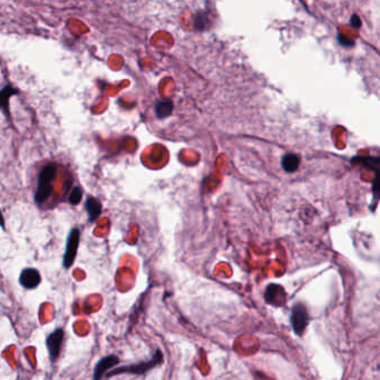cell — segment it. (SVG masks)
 <instances>
[{"instance_id": "8992f818", "label": "cell", "mask_w": 380, "mask_h": 380, "mask_svg": "<svg viewBox=\"0 0 380 380\" xmlns=\"http://www.w3.org/2000/svg\"><path fill=\"white\" fill-rule=\"evenodd\" d=\"M19 285L22 286L26 290H34L36 289L42 281V276L40 272L37 269L34 268H26L22 272H20L18 278Z\"/></svg>"}, {"instance_id": "8fae6325", "label": "cell", "mask_w": 380, "mask_h": 380, "mask_svg": "<svg viewBox=\"0 0 380 380\" xmlns=\"http://www.w3.org/2000/svg\"><path fill=\"white\" fill-rule=\"evenodd\" d=\"M300 165V159L299 156L292 153H288L282 158V167L287 173H293L298 170Z\"/></svg>"}, {"instance_id": "5b68a950", "label": "cell", "mask_w": 380, "mask_h": 380, "mask_svg": "<svg viewBox=\"0 0 380 380\" xmlns=\"http://www.w3.org/2000/svg\"><path fill=\"white\" fill-rule=\"evenodd\" d=\"M309 316L306 307L302 303H297L292 308L291 313V323L293 331H295L298 336H302V333L305 332L306 328L308 326Z\"/></svg>"}, {"instance_id": "277c9868", "label": "cell", "mask_w": 380, "mask_h": 380, "mask_svg": "<svg viewBox=\"0 0 380 380\" xmlns=\"http://www.w3.org/2000/svg\"><path fill=\"white\" fill-rule=\"evenodd\" d=\"M65 339V331L62 328H57L50 332L46 338V348L49 354V359L52 362L57 360Z\"/></svg>"}, {"instance_id": "7c38bea8", "label": "cell", "mask_w": 380, "mask_h": 380, "mask_svg": "<svg viewBox=\"0 0 380 380\" xmlns=\"http://www.w3.org/2000/svg\"><path fill=\"white\" fill-rule=\"evenodd\" d=\"M172 110H173V104H172L171 100L159 102L155 107V113L159 118H164L166 116H169Z\"/></svg>"}, {"instance_id": "3957f363", "label": "cell", "mask_w": 380, "mask_h": 380, "mask_svg": "<svg viewBox=\"0 0 380 380\" xmlns=\"http://www.w3.org/2000/svg\"><path fill=\"white\" fill-rule=\"evenodd\" d=\"M80 240V231L77 227L70 230L67 242H66V249L63 257V267L65 269H70L74 266V262L77 257V251Z\"/></svg>"}, {"instance_id": "30bf717a", "label": "cell", "mask_w": 380, "mask_h": 380, "mask_svg": "<svg viewBox=\"0 0 380 380\" xmlns=\"http://www.w3.org/2000/svg\"><path fill=\"white\" fill-rule=\"evenodd\" d=\"M86 211L88 213V220L90 222H95L98 219L99 215L102 214V203L95 197H88L85 203Z\"/></svg>"}, {"instance_id": "6da1fadb", "label": "cell", "mask_w": 380, "mask_h": 380, "mask_svg": "<svg viewBox=\"0 0 380 380\" xmlns=\"http://www.w3.org/2000/svg\"><path fill=\"white\" fill-rule=\"evenodd\" d=\"M57 174V164L48 163L45 165L38 175L37 191L35 193V201L37 204H43L53 192V184Z\"/></svg>"}, {"instance_id": "52a82bcc", "label": "cell", "mask_w": 380, "mask_h": 380, "mask_svg": "<svg viewBox=\"0 0 380 380\" xmlns=\"http://www.w3.org/2000/svg\"><path fill=\"white\" fill-rule=\"evenodd\" d=\"M119 363V358L115 354H109L102 359H99L98 362L96 363L93 373V380H100L104 374L107 372V370L113 369L115 366Z\"/></svg>"}, {"instance_id": "ba28073f", "label": "cell", "mask_w": 380, "mask_h": 380, "mask_svg": "<svg viewBox=\"0 0 380 380\" xmlns=\"http://www.w3.org/2000/svg\"><path fill=\"white\" fill-rule=\"evenodd\" d=\"M265 299L270 305L280 307L286 303V291L281 286L271 283L267 287L265 293Z\"/></svg>"}, {"instance_id": "5bb4252c", "label": "cell", "mask_w": 380, "mask_h": 380, "mask_svg": "<svg viewBox=\"0 0 380 380\" xmlns=\"http://www.w3.org/2000/svg\"><path fill=\"white\" fill-rule=\"evenodd\" d=\"M0 226H2L3 229H5V219H4V215L2 213V211H0Z\"/></svg>"}, {"instance_id": "7a4b0ae2", "label": "cell", "mask_w": 380, "mask_h": 380, "mask_svg": "<svg viewBox=\"0 0 380 380\" xmlns=\"http://www.w3.org/2000/svg\"><path fill=\"white\" fill-rule=\"evenodd\" d=\"M163 360V356L160 350L155 352L154 357L151 359L149 361L145 362H140V363H134V364H129V366H121L118 368H115L114 370H110L107 373V377L110 378L113 376H116V374H120V373H131V374H142L145 373L146 371H149L150 369L154 368L155 366H158L159 363L162 362Z\"/></svg>"}, {"instance_id": "9c48e42d", "label": "cell", "mask_w": 380, "mask_h": 380, "mask_svg": "<svg viewBox=\"0 0 380 380\" xmlns=\"http://www.w3.org/2000/svg\"><path fill=\"white\" fill-rule=\"evenodd\" d=\"M18 94V89H16L13 86L7 85L0 90V108L6 114L7 117H10V108H9V98L13 95Z\"/></svg>"}, {"instance_id": "4fadbf2b", "label": "cell", "mask_w": 380, "mask_h": 380, "mask_svg": "<svg viewBox=\"0 0 380 380\" xmlns=\"http://www.w3.org/2000/svg\"><path fill=\"white\" fill-rule=\"evenodd\" d=\"M82 197H83V191L82 189H80L79 186H76L73 189L72 193H70V196H69V203L73 204V205H77L80 201H82Z\"/></svg>"}]
</instances>
